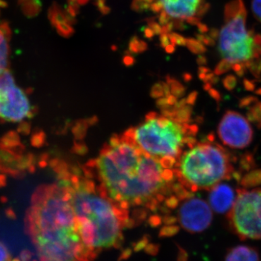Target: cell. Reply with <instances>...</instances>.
Returning <instances> with one entry per match:
<instances>
[{
  "mask_svg": "<svg viewBox=\"0 0 261 261\" xmlns=\"http://www.w3.org/2000/svg\"><path fill=\"white\" fill-rule=\"evenodd\" d=\"M24 224L40 261H93L97 256L84 243L68 192L60 181L38 187Z\"/></svg>",
  "mask_w": 261,
  "mask_h": 261,
  "instance_id": "cell-2",
  "label": "cell"
},
{
  "mask_svg": "<svg viewBox=\"0 0 261 261\" xmlns=\"http://www.w3.org/2000/svg\"><path fill=\"white\" fill-rule=\"evenodd\" d=\"M28 171L30 173H35V171H36L35 166H34V165H32V166H31L30 167H29L28 168Z\"/></svg>",
  "mask_w": 261,
  "mask_h": 261,
  "instance_id": "cell-34",
  "label": "cell"
},
{
  "mask_svg": "<svg viewBox=\"0 0 261 261\" xmlns=\"http://www.w3.org/2000/svg\"><path fill=\"white\" fill-rule=\"evenodd\" d=\"M0 142L5 147L8 149L13 148V147H16V146L22 144L20 142V139L18 132H15V130H10V132H7L0 139Z\"/></svg>",
  "mask_w": 261,
  "mask_h": 261,
  "instance_id": "cell-17",
  "label": "cell"
},
{
  "mask_svg": "<svg viewBox=\"0 0 261 261\" xmlns=\"http://www.w3.org/2000/svg\"><path fill=\"white\" fill-rule=\"evenodd\" d=\"M22 156L15 154L0 142V171L15 178H23L25 176V171L18 169L19 161Z\"/></svg>",
  "mask_w": 261,
  "mask_h": 261,
  "instance_id": "cell-13",
  "label": "cell"
},
{
  "mask_svg": "<svg viewBox=\"0 0 261 261\" xmlns=\"http://www.w3.org/2000/svg\"><path fill=\"white\" fill-rule=\"evenodd\" d=\"M46 136L42 130L34 129L31 138V144L33 147H41L45 142Z\"/></svg>",
  "mask_w": 261,
  "mask_h": 261,
  "instance_id": "cell-20",
  "label": "cell"
},
{
  "mask_svg": "<svg viewBox=\"0 0 261 261\" xmlns=\"http://www.w3.org/2000/svg\"><path fill=\"white\" fill-rule=\"evenodd\" d=\"M237 197V190L228 184L221 183L210 190L209 205L217 214H228L232 208Z\"/></svg>",
  "mask_w": 261,
  "mask_h": 261,
  "instance_id": "cell-11",
  "label": "cell"
},
{
  "mask_svg": "<svg viewBox=\"0 0 261 261\" xmlns=\"http://www.w3.org/2000/svg\"><path fill=\"white\" fill-rule=\"evenodd\" d=\"M171 20H172V18H170L169 15H168L164 10H163V11L161 12V14H160V23H161V25H167V24L171 23Z\"/></svg>",
  "mask_w": 261,
  "mask_h": 261,
  "instance_id": "cell-27",
  "label": "cell"
},
{
  "mask_svg": "<svg viewBox=\"0 0 261 261\" xmlns=\"http://www.w3.org/2000/svg\"><path fill=\"white\" fill-rule=\"evenodd\" d=\"M76 0H68V2H72V3H75Z\"/></svg>",
  "mask_w": 261,
  "mask_h": 261,
  "instance_id": "cell-39",
  "label": "cell"
},
{
  "mask_svg": "<svg viewBox=\"0 0 261 261\" xmlns=\"http://www.w3.org/2000/svg\"><path fill=\"white\" fill-rule=\"evenodd\" d=\"M55 27H56L59 34L64 36V37H69L73 32V29L70 27L69 24L67 23L66 21L58 22V23L56 24Z\"/></svg>",
  "mask_w": 261,
  "mask_h": 261,
  "instance_id": "cell-21",
  "label": "cell"
},
{
  "mask_svg": "<svg viewBox=\"0 0 261 261\" xmlns=\"http://www.w3.org/2000/svg\"><path fill=\"white\" fill-rule=\"evenodd\" d=\"M7 185V178L5 174L1 173L0 174V187H3L6 186Z\"/></svg>",
  "mask_w": 261,
  "mask_h": 261,
  "instance_id": "cell-32",
  "label": "cell"
},
{
  "mask_svg": "<svg viewBox=\"0 0 261 261\" xmlns=\"http://www.w3.org/2000/svg\"><path fill=\"white\" fill-rule=\"evenodd\" d=\"M30 108L27 95L15 85L0 93V118L5 121H22Z\"/></svg>",
  "mask_w": 261,
  "mask_h": 261,
  "instance_id": "cell-10",
  "label": "cell"
},
{
  "mask_svg": "<svg viewBox=\"0 0 261 261\" xmlns=\"http://www.w3.org/2000/svg\"><path fill=\"white\" fill-rule=\"evenodd\" d=\"M33 92H34V89L32 87H29V88L25 89V93L27 94H31L33 93Z\"/></svg>",
  "mask_w": 261,
  "mask_h": 261,
  "instance_id": "cell-37",
  "label": "cell"
},
{
  "mask_svg": "<svg viewBox=\"0 0 261 261\" xmlns=\"http://www.w3.org/2000/svg\"><path fill=\"white\" fill-rule=\"evenodd\" d=\"M55 171L68 192L86 246L97 255L104 250L119 248L125 228L134 226L129 214L111 200L88 172H70L64 164Z\"/></svg>",
  "mask_w": 261,
  "mask_h": 261,
  "instance_id": "cell-3",
  "label": "cell"
},
{
  "mask_svg": "<svg viewBox=\"0 0 261 261\" xmlns=\"http://www.w3.org/2000/svg\"><path fill=\"white\" fill-rule=\"evenodd\" d=\"M33 254L29 250H25L20 253L21 261H32Z\"/></svg>",
  "mask_w": 261,
  "mask_h": 261,
  "instance_id": "cell-29",
  "label": "cell"
},
{
  "mask_svg": "<svg viewBox=\"0 0 261 261\" xmlns=\"http://www.w3.org/2000/svg\"><path fill=\"white\" fill-rule=\"evenodd\" d=\"M189 116H148L128 135L146 153L176 168L181 154L197 142V126L190 123Z\"/></svg>",
  "mask_w": 261,
  "mask_h": 261,
  "instance_id": "cell-5",
  "label": "cell"
},
{
  "mask_svg": "<svg viewBox=\"0 0 261 261\" xmlns=\"http://www.w3.org/2000/svg\"><path fill=\"white\" fill-rule=\"evenodd\" d=\"M177 221L180 226L190 233H200L211 226L213 211L209 204L199 197H191L178 206Z\"/></svg>",
  "mask_w": 261,
  "mask_h": 261,
  "instance_id": "cell-9",
  "label": "cell"
},
{
  "mask_svg": "<svg viewBox=\"0 0 261 261\" xmlns=\"http://www.w3.org/2000/svg\"><path fill=\"white\" fill-rule=\"evenodd\" d=\"M12 257L6 246L0 242V261H11Z\"/></svg>",
  "mask_w": 261,
  "mask_h": 261,
  "instance_id": "cell-26",
  "label": "cell"
},
{
  "mask_svg": "<svg viewBox=\"0 0 261 261\" xmlns=\"http://www.w3.org/2000/svg\"><path fill=\"white\" fill-rule=\"evenodd\" d=\"M252 10L255 18L261 22V0H252Z\"/></svg>",
  "mask_w": 261,
  "mask_h": 261,
  "instance_id": "cell-23",
  "label": "cell"
},
{
  "mask_svg": "<svg viewBox=\"0 0 261 261\" xmlns=\"http://www.w3.org/2000/svg\"><path fill=\"white\" fill-rule=\"evenodd\" d=\"M89 0H76L77 4L79 5H85L89 3Z\"/></svg>",
  "mask_w": 261,
  "mask_h": 261,
  "instance_id": "cell-33",
  "label": "cell"
},
{
  "mask_svg": "<svg viewBox=\"0 0 261 261\" xmlns=\"http://www.w3.org/2000/svg\"><path fill=\"white\" fill-rule=\"evenodd\" d=\"M164 11L170 18L187 20L196 17L204 0H161Z\"/></svg>",
  "mask_w": 261,
  "mask_h": 261,
  "instance_id": "cell-12",
  "label": "cell"
},
{
  "mask_svg": "<svg viewBox=\"0 0 261 261\" xmlns=\"http://www.w3.org/2000/svg\"><path fill=\"white\" fill-rule=\"evenodd\" d=\"M246 19L247 10L224 19L217 37L220 62L216 74L230 70L238 75L261 73V35L247 29Z\"/></svg>",
  "mask_w": 261,
  "mask_h": 261,
  "instance_id": "cell-6",
  "label": "cell"
},
{
  "mask_svg": "<svg viewBox=\"0 0 261 261\" xmlns=\"http://www.w3.org/2000/svg\"><path fill=\"white\" fill-rule=\"evenodd\" d=\"M94 5L102 15H107L111 12V8L106 5V0H96Z\"/></svg>",
  "mask_w": 261,
  "mask_h": 261,
  "instance_id": "cell-24",
  "label": "cell"
},
{
  "mask_svg": "<svg viewBox=\"0 0 261 261\" xmlns=\"http://www.w3.org/2000/svg\"><path fill=\"white\" fill-rule=\"evenodd\" d=\"M15 80L13 75L8 70H5L0 75V93L15 86Z\"/></svg>",
  "mask_w": 261,
  "mask_h": 261,
  "instance_id": "cell-18",
  "label": "cell"
},
{
  "mask_svg": "<svg viewBox=\"0 0 261 261\" xmlns=\"http://www.w3.org/2000/svg\"><path fill=\"white\" fill-rule=\"evenodd\" d=\"M5 214H6V216L10 219H15V218H16V216H15V212L13 211V209H7L6 211H5Z\"/></svg>",
  "mask_w": 261,
  "mask_h": 261,
  "instance_id": "cell-31",
  "label": "cell"
},
{
  "mask_svg": "<svg viewBox=\"0 0 261 261\" xmlns=\"http://www.w3.org/2000/svg\"><path fill=\"white\" fill-rule=\"evenodd\" d=\"M39 166H40L41 168H44L47 166V162L44 161H40V162L39 163Z\"/></svg>",
  "mask_w": 261,
  "mask_h": 261,
  "instance_id": "cell-36",
  "label": "cell"
},
{
  "mask_svg": "<svg viewBox=\"0 0 261 261\" xmlns=\"http://www.w3.org/2000/svg\"><path fill=\"white\" fill-rule=\"evenodd\" d=\"M38 111H39V109H38L37 106H32L30 108V111H29L28 114H27V118H29V119L34 118L38 113Z\"/></svg>",
  "mask_w": 261,
  "mask_h": 261,
  "instance_id": "cell-30",
  "label": "cell"
},
{
  "mask_svg": "<svg viewBox=\"0 0 261 261\" xmlns=\"http://www.w3.org/2000/svg\"><path fill=\"white\" fill-rule=\"evenodd\" d=\"M11 261H21V260H20V259H19V258H14V259H12Z\"/></svg>",
  "mask_w": 261,
  "mask_h": 261,
  "instance_id": "cell-38",
  "label": "cell"
},
{
  "mask_svg": "<svg viewBox=\"0 0 261 261\" xmlns=\"http://www.w3.org/2000/svg\"><path fill=\"white\" fill-rule=\"evenodd\" d=\"M149 9L154 13H161L163 10V5L161 0H160V1L154 2V3L151 5Z\"/></svg>",
  "mask_w": 261,
  "mask_h": 261,
  "instance_id": "cell-28",
  "label": "cell"
},
{
  "mask_svg": "<svg viewBox=\"0 0 261 261\" xmlns=\"http://www.w3.org/2000/svg\"><path fill=\"white\" fill-rule=\"evenodd\" d=\"M239 186L228 226L242 240H261V170L244 175Z\"/></svg>",
  "mask_w": 261,
  "mask_h": 261,
  "instance_id": "cell-7",
  "label": "cell"
},
{
  "mask_svg": "<svg viewBox=\"0 0 261 261\" xmlns=\"http://www.w3.org/2000/svg\"><path fill=\"white\" fill-rule=\"evenodd\" d=\"M224 261H260V255L255 247L238 245L228 250Z\"/></svg>",
  "mask_w": 261,
  "mask_h": 261,
  "instance_id": "cell-14",
  "label": "cell"
},
{
  "mask_svg": "<svg viewBox=\"0 0 261 261\" xmlns=\"http://www.w3.org/2000/svg\"><path fill=\"white\" fill-rule=\"evenodd\" d=\"M65 9L66 10V11L68 12L70 15L74 17V18L80 12V5L77 4L76 3H72V2H68V6H67L66 8H65Z\"/></svg>",
  "mask_w": 261,
  "mask_h": 261,
  "instance_id": "cell-25",
  "label": "cell"
},
{
  "mask_svg": "<svg viewBox=\"0 0 261 261\" xmlns=\"http://www.w3.org/2000/svg\"><path fill=\"white\" fill-rule=\"evenodd\" d=\"M32 128V124L28 121H22L19 123L18 128H17V132L18 134H21L24 136L29 135Z\"/></svg>",
  "mask_w": 261,
  "mask_h": 261,
  "instance_id": "cell-22",
  "label": "cell"
},
{
  "mask_svg": "<svg viewBox=\"0 0 261 261\" xmlns=\"http://www.w3.org/2000/svg\"><path fill=\"white\" fill-rule=\"evenodd\" d=\"M19 5L27 18H34L42 10L41 0H20Z\"/></svg>",
  "mask_w": 261,
  "mask_h": 261,
  "instance_id": "cell-15",
  "label": "cell"
},
{
  "mask_svg": "<svg viewBox=\"0 0 261 261\" xmlns=\"http://www.w3.org/2000/svg\"><path fill=\"white\" fill-rule=\"evenodd\" d=\"M246 10L243 0H232L225 7L224 19L231 18Z\"/></svg>",
  "mask_w": 261,
  "mask_h": 261,
  "instance_id": "cell-16",
  "label": "cell"
},
{
  "mask_svg": "<svg viewBox=\"0 0 261 261\" xmlns=\"http://www.w3.org/2000/svg\"><path fill=\"white\" fill-rule=\"evenodd\" d=\"M154 0H133L132 9L137 13H142L149 9Z\"/></svg>",
  "mask_w": 261,
  "mask_h": 261,
  "instance_id": "cell-19",
  "label": "cell"
},
{
  "mask_svg": "<svg viewBox=\"0 0 261 261\" xmlns=\"http://www.w3.org/2000/svg\"><path fill=\"white\" fill-rule=\"evenodd\" d=\"M89 174L132 222L149 217L159 226L182 201L192 196L178 181L176 170L138 147L128 134L116 137L101 151ZM171 217V216H170Z\"/></svg>",
  "mask_w": 261,
  "mask_h": 261,
  "instance_id": "cell-1",
  "label": "cell"
},
{
  "mask_svg": "<svg viewBox=\"0 0 261 261\" xmlns=\"http://www.w3.org/2000/svg\"><path fill=\"white\" fill-rule=\"evenodd\" d=\"M8 6V4H7L5 0H0V8H6Z\"/></svg>",
  "mask_w": 261,
  "mask_h": 261,
  "instance_id": "cell-35",
  "label": "cell"
},
{
  "mask_svg": "<svg viewBox=\"0 0 261 261\" xmlns=\"http://www.w3.org/2000/svg\"><path fill=\"white\" fill-rule=\"evenodd\" d=\"M235 159L222 146L210 140L195 142L176 163L178 181L192 193L210 190L237 174Z\"/></svg>",
  "mask_w": 261,
  "mask_h": 261,
  "instance_id": "cell-4",
  "label": "cell"
},
{
  "mask_svg": "<svg viewBox=\"0 0 261 261\" xmlns=\"http://www.w3.org/2000/svg\"><path fill=\"white\" fill-rule=\"evenodd\" d=\"M218 136L225 146L243 149L251 144L253 130L250 122L243 115L237 111H228L220 121Z\"/></svg>",
  "mask_w": 261,
  "mask_h": 261,
  "instance_id": "cell-8",
  "label": "cell"
}]
</instances>
